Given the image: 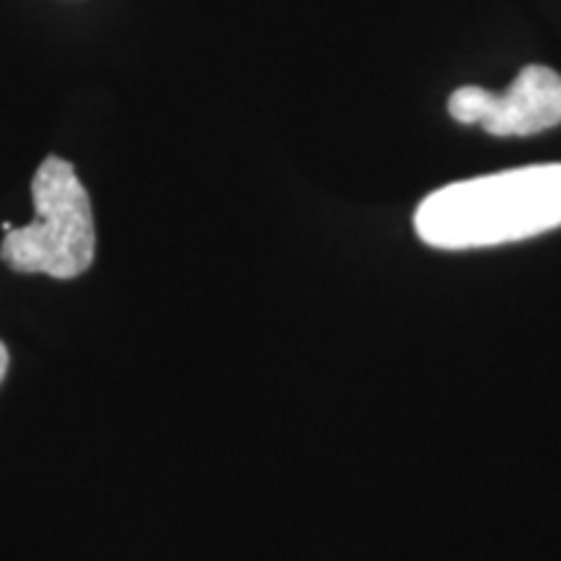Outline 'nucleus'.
Wrapping results in <instances>:
<instances>
[{
	"label": "nucleus",
	"instance_id": "obj_3",
	"mask_svg": "<svg viewBox=\"0 0 561 561\" xmlns=\"http://www.w3.org/2000/svg\"><path fill=\"white\" fill-rule=\"evenodd\" d=\"M447 107L458 123L481 125L491 136H536L561 123V76L551 68L528 66L504 94L462 87Z\"/></svg>",
	"mask_w": 561,
	"mask_h": 561
},
{
	"label": "nucleus",
	"instance_id": "obj_1",
	"mask_svg": "<svg viewBox=\"0 0 561 561\" xmlns=\"http://www.w3.org/2000/svg\"><path fill=\"white\" fill-rule=\"evenodd\" d=\"M421 242L473 250L520 242L561 227V164H533L453 182L413 216Z\"/></svg>",
	"mask_w": 561,
	"mask_h": 561
},
{
	"label": "nucleus",
	"instance_id": "obj_4",
	"mask_svg": "<svg viewBox=\"0 0 561 561\" xmlns=\"http://www.w3.org/2000/svg\"><path fill=\"white\" fill-rule=\"evenodd\" d=\"M5 371H9V348H5V343L0 341V382H3Z\"/></svg>",
	"mask_w": 561,
	"mask_h": 561
},
{
	"label": "nucleus",
	"instance_id": "obj_2",
	"mask_svg": "<svg viewBox=\"0 0 561 561\" xmlns=\"http://www.w3.org/2000/svg\"><path fill=\"white\" fill-rule=\"evenodd\" d=\"M37 219L5 231L0 261L16 273H45L53 278H76L94 263L96 231L87 187L73 164L47 157L32 180Z\"/></svg>",
	"mask_w": 561,
	"mask_h": 561
}]
</instances>
